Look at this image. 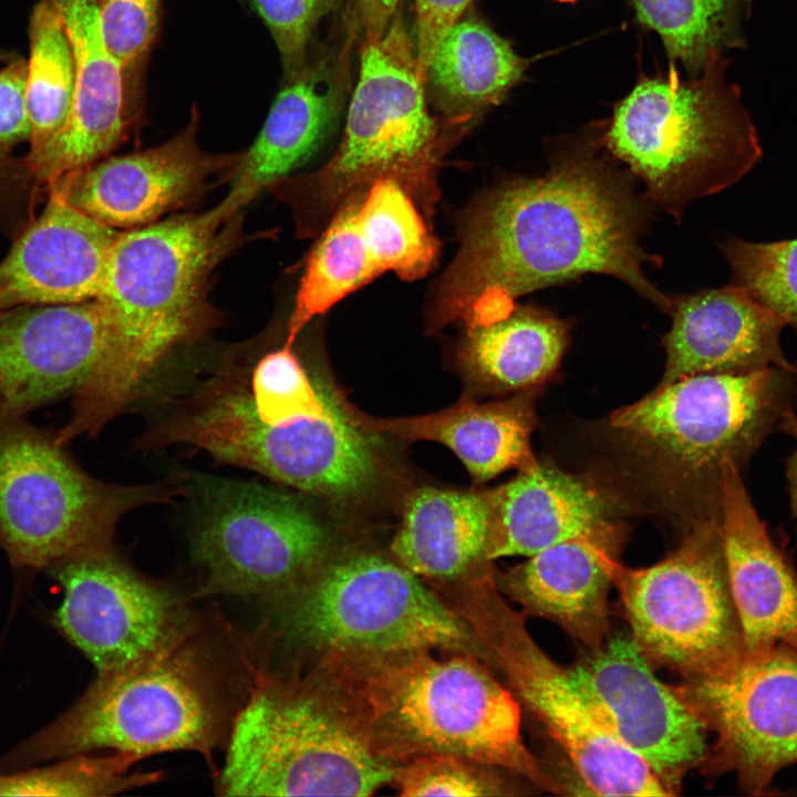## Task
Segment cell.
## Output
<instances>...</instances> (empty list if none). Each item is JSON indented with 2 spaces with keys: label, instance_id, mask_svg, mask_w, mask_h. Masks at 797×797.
<instances>
[{
  "label": "cell",
  "instance_id": "4dcf8cb0",
  "mask_svg": "<svg viewBox=\"0 0 797 797\" xmlns=\"http://www.w3.org/2000/svg\"><path fill=\"white\" fill-rule=\"evenodd\" d=\"M361 194L337 210L308 259L288 323L287 343L293 344L311 319L383 275L358 220Z\"/></svg>",
  "mask_w": 797,
  "mask_h": 797
},
{
  "label": "cell",
  "instance_id": "484cf974",
  "mask_svg": "<svg viewBox=\"0 0 797 797\" xmlns=\"http://www.w3.org/2000/svg\"><path fill=\"white\" fill-rule=\"evenodd\" d=\"M345 71L327 61L307 65L286 82L232 175L221 200L241 211L266 186L307 163L332 134L342 111Z\"/></svg>",
  "mask_w": 797,
  "mask_h": 797
},
{
  "label": "cell",
  "instance_id": "74e56055",
  "mask_svg": "<svg viewBox=\"0 0 797 797\" xmlns=\"http://www.w3.org/2000/svg\"><path fill=\"white\" fill-rule=\"evenodd\" d=\"M338 0H250L278 48L286 82L308 65L307 49L319 20Z\"/></svg>",
  "mask_w": 797,
  "mask_h": 797
},
{
  "label": "cell",
  "instance_id": "836d02e7",
  "mask_svg": "<svg viewBox=\"0 0 797 797\" xmlns=\"http://www.w3.org/2000/svg\"><path fill=\"white\" fill-rule=\"evenodd\" d=\"M641 24L661 38L667 56L692 74L734 44L743 0H629Z\"/></svg>",
  "mask_w": 797,
  "mask_h": 797
},
{
  "label": "cell",
  "instance_id": "3957f363",
  "mask_svg": "<svg viewBox=\"0 0 797 797\" xmlns=\"http://www.w3.org/2000/svg\"><path fill=\"white\" fill-rule=\"evenodd\" d=\"M431 651L351 665L365 733L386 759L451 754L524 777L560 793L562 786L528 749L520 705L472 656L436 659Z\"/></svg>",
  "mask_w": 797,
  "mask_h": 797
},
{
  "label": "cell",
  "instance_id": "4fadbf2b",
  "mask_svg": "<svg viewBox=\"0 0 797 797\" xmlns=\"http://www.w3.org/2000/svg\"><path fill=\"white\" fill-rule=\"evenodd\" d=\"M189 487L193 552L206 575V592L278 597L330 560V532L293 494L203 475Z\"/></svg>",
  "mask_w": 797,
  "mask_h": 797
},
{
  "label": "cell",
  "instance_id": "5bb4252c",
  "mask_svg": "<svg viewBox=\"0 0 797 797\" xmlns=\"http://www.w3.org/2000/svg\"><path fill=\"white\" fill-rule=\"evenodd\" d=\"M472 621L518 702L541 723L580 780L599 796H671L638 755L603 724L575 682L531 636L522 617L482 583Z\"/></svg>",
  "mask_w": 797,
  "mask_h": 797
},
{
  "label": "cell",
  "instance_id": "f546056e",
  "mask_svg": "<svg viewBox=\"0 0 797 797\" xmlns=\"http://www.w3.org/2000/svg\"><path fill=\"white\" fill-rule=\"evenodd\" d=\"M529 62L478 18L458 20L438 43L426 72L438 107L465 121L499 104Z\"/></svg>",
  "mask_w": 797,
  "mask_h": 797
},
{
  "label": "cell",
  "instance_id": "5b68a950",
  "mask_svg": "<svg viewBox=\"0 0 797 797\" xmlns=\"http://www.w3.org/2000/svg\"><path fill=\"white\" fill-rule=\"evenodd\" d=\"M189 635L130 666L99 673L68 712L21 745L12 763L100 749L139 758L210 753L225 728L224 690L210 656Z\"/></svg>",
  "mask_w": 797,
  "mask_h": 797
},
{
  "label": "cell",
  "instance_id": "ee69618b",
  "mask_svg": "<svg viewBox=\"0 0 797 797\" xmlns=\"http://www.w3.org/2000/svg\"><path fill=\"white\" fill-rule=\"evenodd\" d=\"M557 1H560V2H573V1H577V0H557Z\"/></svg>",
  "mask_w": 797,
  "mask_h": 797
},
{
  "label": "cell",
  "instance_id": "d6a6232c",
  "mask_svg": "<svg viewBox=\"0 0 797 797\" xmlns=\"http://www.w3.org/2000/svg\"><path fill=\"white\" fill-rule=\"evenodd\" d=\"M358 219L383 273L412 281L424 277L438 256L437 239L412 196L395 179H375L360 195Z\"/></svg>",
  "mask_w": 797,
  "mask_h": 797
},
{
  "label": "cell",
  "instance_id": "6da1fadb",
  "mask_svg": "<svg viewBox=\"0 0 797 797\" xmlns=\"http://www.w3.org/2000/svg\"><path fill=\"white\" fill-rule=\"evenodd\" d=\"M632 177L604 149L599 127L552 152L544 175L482 195L459 220L431 327L490 324L519 297L587 273L615 277L670 313L672 299L645 276L644 265L656 261L641 244L652 206Z\"/></svg>",
  "mask_w": 797,
  "mask_h": 797
},
{
  "label": "cell",
  "instance_id": "ac0fdd59",
  "mask_svg": "<svg viewBox=\"0 0 797 797\" xmlns=\"http://www.w3.org/2000/svg\"><path fill=\"white\" fill-rule=\"evenodd\" d=\"M114 346L97 299L19 306L0 312V421L74 393L99 377Z\"/></svg>",
  "mask_w": 797,
  "mask_h": 797
},
{
  "label": "cell",
  "instance_id": "9a60e30c",
  "mask_svg": "<svg viewBox=\"0 0 797 797\" xmlns=\"http://www.w3.org/2000/svg\"><path fill=\"white\" fill-rule=\"evenodd\" d=\"M716 734L704 764L734 772L744 791L760 795L797 762V652L775 646L725 673L676 686Z\"/></svg>",
  "mask_w": 797,
  "mask_h": 797
},
{
  "label": "cell",
  "instance_id": "e0dca14e",
  "mask_svg": "<svg viewBox=\"0 0 797 797\" xmlns=\"http://www.w3.org/2000/svg\"><path fill=\"white\" fill-rule=\"evenodd\" d=\"M570 671L607 728L672 795L690 770L704 764L705 723L676 686L656 677L630 635L607 640Z\"/></svg>",
  "mask_w": 797,
  "mask_h": 797
},
{
  "label": "cell",
  "instance_id": "8fae6325",
  "mask_svg": "<svg viewBox=\"0 0 797 797\" xmlns=\"http://www.w3.org/2000/svg\"><path fill=\"white\" fill-rule=\"evenodd\" d=\"M613 582L630 636L651 664L696 680L743 660L720 517L695 519L681 545L653 566L619 563Z\"/></svg>",
  "mask_w": 797,
  "mask_h": 797
},
{
  "label": "cell",
  "instance_id": "44dd1931",
  "mask_svg": "<svg viewBox=\"0 0 797 797\" xmlns=\"http://www.w3.org/2000/svg\"><path fill=\"white\" fill-rule=\"evenodd\" d=\"M120 234L49 187L44 209L0 261V312L96 299Z\"/></svg>",
  "mask_w": 797,
  "mask_h": 797
},
{
  "label": "cell",
  "instance_id": "7a4b0ae2",
  "mask_svg": "<svg viewBox=\"0 0 797 797\" xmlns=\"http://www.w3.org/2000/svg\"><path fill=\"white\" fill-rule=\"evenodd\" d=\"M240 211L221 201L121 231L96 297L111 317L114 346L105 371L73 395L66 441L93 436L146 390L156 369L211 319L206 286L239 237Z\"/></svg>",
  "mask_w": 797,
  "mask_h": 797
},
{
  "label": "cell",
  "instance_id": "7402d4cb",
  "mask_svg": "<svg viewBox=\"0 0 797 797\" xmlns=\"http://www.w3.org/2000/svg\"><path fill=\"white\" fill-rule=\"evenodd\" d=\"M720 525L745 655L775 646L797 652V573L769 536L734 463L722 469Z\"/></svg>",
  "mask_w": 797,
  "mask_h": 797
},
{
  "label": "cell",
  "instance_id": "8d00e7d4",
  "mask_svg": "<svg viewBox=\"0 0 797 797\" xmlns=\"http://www.w3.org/2000/svg\"><path fill=\"white\" fill-rule=\"evenodd\" d=\"M485 765L451 754H424L394 767L392 783L403 797H478L503 794Z\"/></svg>",
  "mask_w": 797,
  "mask_h": 797
},
{
  "label": "cell",
  "instance_id": "cb8c5ba5",
  "mask_svg": "<svg viewBox=\"0 0 797 797\" xmlns=\"http://www.w3.org/2000/svg\"><path fill=\"white\" fill-rule=\"evenodd\" d=\"M619 540L614 525L559 542L500 576L499 587L524 613L551 621L584 646L598 649L610 630Z\"/></svg>",
  "mask_w": 797,
  "mask_h": 797
},
{
  "label": "cell",
  "instance_id": "1f68e13d",
  "mask_svg": "<svg viewBox=\"0 0 797 797\" xmlns=\"http://www.w3.org/2000/svg\"><path fill=\"white\" fill-rule=\"evenodd\" d=\"M29 35L27 106L31 134L24 163L31 170L69 117L75 70L64 23L50 0L34 7Z\"/></svg>",
  "mask_w": 797,
  "mask_h": 797
},
{
  "label": "cell",
  "instance_id": "d590c367",
  "mask_svg": "<svg viewBox=\"0 0 797 797\" xmlns=\"http://www.w3.org/2000/svg\"><path fill=\"white\" fill-rule=\"evenodd\" d=\"M733 283L797 329V239L749 242L728 239L723 247Z\"/></svg>",
  "mask_w": 797,
  "mask_h": 797
},
{
  "label": "cell",
  "instance_id": "603a6c76",
  "mask_svg": "<svg viewBox=\"0 0 797 797\" xmlns=\"http://www.w3.org/2000/svg\"><path fill=\"white\" fill-rule=\"evenodd\" d=\"M670 313L672 327L663 339L666 364L658 386L694 374L770 366L797 375L780 346L783 321L734 283L677 296Z\"/></svg>",
  "mask_w": 797,
  "mask_h": 797
},
{
  "label": "cell",
  "instance_id": "f1b7e54d",
  "mask_svg": "<svg viewBox=\"0 0 797 797\" xmlns=\"http://www.w3.org/2000/svg\"><path fill=\"white\" fill-rule=\"evenodd\" d=\"M568 340L566 320L516 304L504 319L466 328L458 359L467 379L482 390H529L557 370Z\"/></svg>",
  "mask_w": 797,
  "mask_h": 797
},
{
  "label": "cell",
  "instance_id": "83f0119b",
  "mask_svg": "<svg viewBox=\"0 0 797 797\" xmlns=\"http://www.w3.org/2000/svg\"><path fill=\"white\" fill-rule=\"evenodd\" d=\"M489 521L487 490L421 487L404 504L392 552L418 577L456 579L489 561Z\"/></svg>",
  "mask_w": 797,
  "mask_h": 797
},
{
  "label": "cell",
  "instance_id": "8992f818",
  "mask_svg": "<svg viewBox=\"0 0 797 797\" xmlns=\"http://www.w3.org/2000/svg\"><path fill=\"white\" fill-rule=\"evenodd\" d=\"M424 89L416 50L396 11L381 35L363 38L343 139L319 172L286 185L293 205L302 213H332L375 179L390 177L432 210L445 142Z\"/></svg>",
  "mask_w": 797,
  "mask_h": 797
},
{
  "label": "cell",
  "instance_id": "7bdbcfd3",
  "mask_svg": "<svg viewBox=\"0 0 797 797\" xmlns=\"http://www.w3.org/2000/svg\"><path fill=\"white\" fill-rule=\"evenodd\" d=\"M25 182H34L27 166L11 168L10 166L4 167L0 165V189L8 186H28L25 184H19Z\"/></svg>",
  "mask_w": 797,
  "mask_h": 797
},
{
  "label": "cell",
  "instance_id": "4316f807",
  "mask_svg": "<svg viewBox=\"0 0 797 797\" xmlns=\"http://www.w3.org/2000/svg\"><path fill=\"white\" fill-rule=\"evenodd\" d=\"M353 413L370 431L447 446L476 483L511 468L525 472L538 465L531 448L536 417L529 394L490 403L462 397L448 408L415 417L376 418L354 408Z\"/></svg>",
  "mask_w": 797,
  "mask_h": 797
},
{
  "label": "cell",
  "instance_id": "60d3db41",
  "mask_svg": "<svg viewBox=\"0 0 797 797\" xmlns=\"http://www.w3.org/2000/svg\"><path fill=\"white\" fill-rule=\"evenodd\" d=\"M472 0H416V56L425 83L431 59L441 40L459 20Z\"/></svg>",
  "mask_w": 797,
  "mask_h": 797
},
{
  "label": "cell",
  "instance_id": "d6986e66",
  "mask_svg": "<svg viewBox=\"0 0 797 797\" xmlns=\"http://www.w3.org/2000/svg\"><path fill=\"white\" fill-rule=\"evenodd\" d=\"M196 108L188 124L167 142L145 151L103 158L48 186L65 200L115 229L157 221L203 195L214 178L232 177L242 156L211 154L197 142Z\"/></svg>",
  "mask_w": 797,
  "mask_h": 797
},
{
  "label": "cell",
  "instance_id": "9c48e42d",
  "mask_svg": "<svg viewBox=\"0 0 797 797\" xmlns=\"http://www.w3.org/2000/svg\"><path fill=\"white\" fill-rule=\"evenodd\" d=\"M796 395L797 375L774 366L694 374L618 408L610 425L663 474L700 489L706 506L720 513L723 466L741 468L779 431Z\"/></svg>",
  "mask_w": 797,
  "mask_h": 797
},
{
  "label": "cell",
  "instance_id": "ab89813d",
  "mask_svg": "<svg viewBox=\"0 0 797 797\" xmlns=\"http://www.w3.org/2000/svg\"><path fill=\"white\" fill-rule=\"evenodd\" d=\"M31 125L27 106V62L0 70V151L28 141Z\"/></svg>",
  "mask_w": 797,
  "mask_h": 797
},
{
  "label": "cell",
  "instance_id": "30bf717a",
  "mask_svg": "<svg viewBox=\"0 0 797 797\" xmlns=\"http://www.w3.org/2000/svg\"><path fill=\"white\" fill-rule=\"evenodd\" d=\"M165 496L91 477L27 416L0 421V547L13 566L50 568L108 550L124 514Z\"/></svg>",
  "mask_w": 797,
  "mask_h": 797
},
{
  "label": "cell",
  "instance_id": "f35d334b",
  "mask_svg": "<svg viewBox=\"0 0 797 797\" xmlns=\"http://www.w3.org/2000/svg\"><path fill=\"white\" fill-rule=\"evenodd\" d=\"M159 11L161 0H99L105 43L127 74L149 52L158 31Z\"/></svg>",
  "mask_w": 797,
  "mask_h": 797
},
{
  "label": "cell",
  "instance_id": "277c9868",
  "mask_svg": "<svg viewBox=\"0 0 797 797\" xmlns=\"http://www.w3.org/2000/svg\"><path fill=\"white\" fill-rule=\"evenodd\" d=\"M693 75L640 76L599 125L608 154L642 182L652 207L676 219L696 199L737 183L762 154L720 55Z\"/></svg>",
  "mask_w": 797,
  "mask_h": 797
},
{
  "label": "cell",
  "instance_id": "b9f144b4",
  "mask_svg": "<svg viewBox=\"0 0 797 797\" xmlns=\"http://www.w3.org/2000/svg\"><path fill=\"white\" fill-rule=\"evenodd\" d=\"M779 429L791 436L795 441V449L786 462V478L788 483L789 501L793 517L797 522V416L789 410L780 423Z\"/></svg>",
  "mask_w": 797,
  "mask_h": 797
},
{
  "label": "cell",
  "instance_id": "ffe728a7",
  "mask_svg": "<svg viewBox=\"0 0 797 797\" xmlns=\"http://www.w3.org/2000/svg\"><path fill=\"white\" fill-rule=\"evenodd\" d=\"M58 10L74 58L69 117L31 168L39 185L103 159L125 138L132 121L127 72L104 40L99 0H50Z\"/></svg>",
  "mask_w": 797,
  "mask_h": 797
},
{
  "label": "cell",
  "instance_id": "e575fe53",
  "mask_svg": "<svg viewBox=\"0 0 797 797\" xmlns=\"http://www.w3.org/2000/svg\"><path fill=\"white\" fill-rule=\"evenodd\" d=\"M43 768L0 773V796H108L152 784L158 773H131L139 757L117 753L107 756L80 754Z\"/></svg>",
  "mask_w": 797,
  "mask_h": 797
},
{
  "label": "cell",
  "instance_id": "d4e9b609",
  "mask_svg": "<svg viewBox=\"0 0 797 797\" xmlns=\"http://www.w3.org/2000/svg\"><path fill=\"white\" fill-rule=\"evenodd\" d=\"M487 494L489 561L530 557L614 526L613 506L603 493L582 478L540 463Z\"/></svg>",
  "mask_w": 797,
  "mask_h": 797
},
{
  "label": "cell",
  "instance_id": "ba28073f",
  "mask_svg": "<svg viewBox=\"0 0 797 797\" xmlns=\"http://www.w3.org/2000/svg\"><path fill=\"white\" fill-rule=\"evenodd\" d=\"M394 767L365 731L300 682L265 677L235 717L226 796H371Z\"/></svg>",
  "mask_w": 797,
  "mask_h": 797
},
{
  "label": "cell",
  "instance_id": "7c38bea8",
  "mask_svg": "<svg viewBox=\"0 0 797 797\" xmlns=\"http://www.w3.org/2000/svg\"><path fill=\"white\" fill-rule=\"evenodd\" d=\"M376 432L365 428L333 390L325 411L263 425L197 393L156 426L151 442L188 444L299 490L355 499L377 482Z\"/></svg>",
  "mask_w": 797,
  "mask_h": 797
},
{
  "label": "cell",
  "instance_id": "2e32d148",
  "mask_svg": "<svg viewBox=\"0 0 797 797\" xmlns=\"http://www.w3.org/2000/svg\"><path fill=\"white\" fill-rule=\"evenodd\" d=\"M64 598L55 622L99 673L124 669L189 634L180 602L108 550L50 567Z\"/></svg>",
  "mask_w": 797,
  "mask_h": 797
},
{
  "label": "cell",
  "instance_id": "52a82bcc",
  "mask_svg": "<svg viewBox=\"0 0 797 797\" xmlns=\"http://www.w3.org/2000/svg\"><path fill=\"white\" fill-rule=\"evenodd\" d=\"M277 599L288 639L349 666L474 645L472 630L417 575L377 553L330 559Z\"/></svg>",
  "mask_w": 797,
  "mask_h": 797
}]
</instances>
